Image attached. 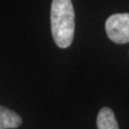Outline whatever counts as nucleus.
Instances as JSON below:
<instances>
[{
  "label": "nucleus",
  "instance_id": "1",
  "mask_svg": "<svg viewBox=\"0 0 129 129\" xmlns=\"http://www.w3.org/2000/svg\"><path fill=\"white\" fill-rule=\"evenodd\" d=\"M51 30L59 48L72 44L75 35V11L72 0H53L51 6Z\"/></svg>",
  "mask_w": 129,
  "mask_h": 129
},
{
  "label": "nucleus",
  "instance_id": "2",
  "mask_svg": "<svg viewBox=\"0 0 129 129\" xmlns=\"http://www.w3.org/2000/svg\"><path fill=\"white\" fill-rule=\"evenodd\" d=\"M107 37L117 44L129 42V14H115L109 16L105 22Z\"/></svg>",
  "mask_w": 129,
  "mask_h": 129
},
{
  "label": "nucleus",
  "instance_id": "3",
  "mask_svg": "<svg viewBox=\"0 0 129 129\" xmlns=\"http://www.w3.org/2000/svg\"><path fill=\"white\" fill-rule=\"evenodd\" d=\"M22 123V119L14 111L0 105V129L17 128Z\"/></svg>",
  "mask_w": 129,
  "mask_h": 129
},
{
  "label": "nucleus",
  "instance_id": "4",
  "mask_svg": "<svg viewBox=\"0 0 129 129\" xmlns=\"http://www.w3.org/2000/svg\"><path fill=\"white\" fill-rule=\"evenodd\" d=\"M98 129H119L115 114L109 107L102 108L97 117Z\"/></svg>",
  "mask_w": 129,
  "mask_h": 129
}]
</instances>
